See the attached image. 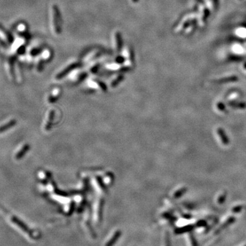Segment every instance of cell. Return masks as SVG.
<instances>
[{
  "label": "cell",
  "mask_w": 246,
  "mask_h": 246,
  "mask_svg": "<svg viewBox=\"0 0 246 246\" xmlns=\"http://www.w3.org/2000/svg\"><path fill=\"white\" fill-rule=\"evenodd\" d=\"M121 232L120 231H116L114 233V235H113L112 237L109 239V241L105 244V246H114V244L118 241V240L119 239V238L121 237Z\"/></svg>",
  "instance_id": "cell-2"
},
{
  "label": "cell",
  "mask_w": 246,
  "mask_h": 246,
  "mask_svg": "<svg viewBox=\"0 0 246 246\" xmlns=\"http://www.w3.org/2000/svg\"><path fill=\"white\" fill-rule=\"evenodd\" d=\"M15 124H16L15 120H10V121H8L7 123L3 124V125H1V126L0 127V133L5 132L6 130L10 129L11 127H13Z\"/></svg>",
  "instance_id": "cell-3"
},
{
  "label": "cell",
  "mask_w": 246,
  "mask_h": 246,
  "mask_svg": "<svg viewBox=\"0 0 246 246\" xmlns=\"http://www.w3.org/2000/svg\"><path fill=\"white\" fill-rule=\"evenodd\" d=\"M8 218L10 220V222H12L13 223V224H15V226H17V227L21 230V231H22L23 233H25V234L29 235L30 237H32V235L31 233H30L29 228L25 225L23 223L21 222L20 220H19L18 218H17V217H15V216H12L11 215H8Z\"/></svg>",
  "instance_id": "cell-1"
}]
</instances>
